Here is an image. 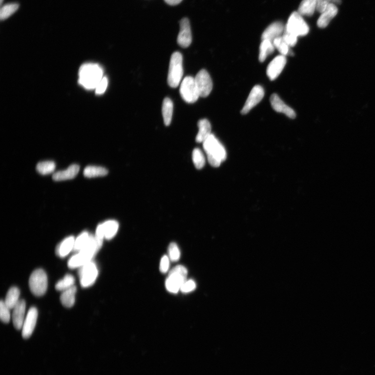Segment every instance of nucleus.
Listing matches in <instances>:
<instances>
[{
	"mask_svg": "<svg viewBox=\"0 0 375 375\" xmlns=\"http://www.w3.org/2000/svg\"><path fill=\"white\" fill-rule=\"evenodd\" d=\"M104 77V70L99 65L84 64L80 69L78 82L86 89H96Z\"/></svg>",
	"mask_w": 375,
	"mask_h": 375,
	"instance_id": "nucleus-1",
	"label": "nucleus"
},
{
	"mask_svg": "<svg viewBox=\"0 0 375 375\" xmlns=\"http://www.w3.org/2000/svg\"><path fill=\"white\" fill-rule=\"evenodd\" d=\"M203 144L210 165L216 167H220L222 162L227 158V153L224 146L212 134Z\"/></svg>",
	"mask_w": 375,
	"mask_h": 375,
	"instance_id": "nucleus-2",
	"label": "nucleus"
},
{
	"mask_svg": "<svg viewBox=\"0 0 375 375\" xmlns=\"http://www.w3.org/2000/svg\"><path fill=\"white\" fill-rule=\"evenodd\" d=\"M183 56L181 53L174 52L170 58L167 82L171 88H177L183 76Z\"/></svg>",
	"mask_w": 375,
	"mask_h": 375,
	"instance_id": "nucleus-3",
	"label": "nucleus"
},
{
	"mask_svg": "<svg viewBox=\"0 0 375 375\" xmlns=\"http://www.w3.org/2000/svg\"><path fill=\"white\" fill-rule=\"evenodd\" d=\"M187 274V270L183 266L178 265L172 269L166 281L167 290L171 293H177L186 281Z\"/></svg>",
	"mask_w": 375,
	"mask_h": 375,
	"instance_id": "nucleus-4",
	"label": "nucleus"
},
{
	"mask_svg": "<svg viewBox=\"0 0 375 375\" xmlns=\"http://www.w3.org/2000/svg\"><path fill=\"white\" fill-rule=\"evenodd\" d=\"M48 277L42 269L33 271L29 278V286L31 292L37 296L43 295L48 289Z\"/></svg>",
	"mask_w": 375,
	"mask_h": 375,
	"instance_id": "nucleus-5",
	"label": "nucleus"
},
{
	"mask_svg": "<svg viewBox=\"0 0 375 375\" xmlns=\"http://www.w3.org/2000/svg\"><path fill=\"white\" fill-rule=\"evenodd\" d=\"M309 30V27L302 16L298 12H294L288 19L285 31L298 37L308 35Z\"/></svg>",
	"mask_w": 375,
	"mask_h": 375,
	"instance_id": "nucleus-6",
	"label": "nucleus"
},
{
	"mask_svg": "<svg viewBox=\"0 0 375 375\" xmlns=\"http://www.w3.org/2000/svg\"><path fill=\"white\" fill-rule=\"evenodd\" d=\"M180 93L187 103L193 104L200 97L195 79L191 76L186 77L180 88Z\"/></svg>",
	"mask_w": 375,
	"mask_h": 375,
	"instance_id": "nucleus-7",
	"label": "nucleus"
},
{
	"mask_svg": "<svg viewBox=\"0 0 375 375\" xmlns=\"http://www.w3.org/2000/svg\"><path fill=\"white\" fill-rule=\"evenodd\" d=\"M78 275L81 286L83 288L91 286L95 283L98 276V270L96 264L92 261L86 263L80 268Z\"/></svg>",
	"mask_w": 375,
	"mask_h": 375,
	"instance_id": "nucleus-8",
	"label": "nucleus"
},
{
	"mask_svg": "<svg viewBox=\"0 0 375 375\" xmlns=\"http://www.w3.org/2000/svg\"><path fill=\"white\" fill-rule=\"evenodd\" d=\"M194 79L200 97L206 98L208 96L213 89V82L207 70H200Z\"/></svg>",
	"mask_w": 375,
	"mask_h": 375,
	"instance_id": "nucleus-9",
	"label": "nucleus"
},
{
	"mask_svg": "<svg viewBox=\"0 0 375 375\" xmlns=\"http://www.w3.org/2000/svg\"><path fill=\"white\" fill-rule=\"evenodd\" d=\"M264 90L262 86L256 85L254 86L244 106L241 110V114L246 115L257 104H259L264 96Z\"/></svg>",
	"mask_w": 375,
	"mask_h": 375,
	"instance_id": "nucleus-10",
	"label": "nucleus"
},
{
	"mask_svg": "<svg viewBox=\"0 0 375 375\" xmlns=\"http://www.w3.org/2000/svg\"><path fill=\"white\" fill-rule=\"evenodd\" d=\"M192 42L190 23L187 18L183 19L180 22V31L177 37L178 44L183 48H188Z\"/></svg>",
	"mask_w": 375,
	"mask_h": 375,
	"instance_id": "nucleus-11",
	"label": "nucleus"
},
{
	"mask_svg": "<svg viewBox=\"0 0 375 375\" xmlns=\"http://www.w3.org/2000/svg\"><path fill=\"white\" fill-rule=\"evenodd\" d=\"M38 318V311L35 307L31 308L28 312L22 327V335L24 339L29 338L32 334Z\"/></svg>",
	"mask_w": 375,
	"mask_h": 375,
	"instance_id": "nucleus-12",
	"label": "nucleus"
},
{
	"mask_svg": "<svg viewBox=\"0 0 375 375\" xmlns=\"http://www.w3.org/2000/svg\"><path fill=\"white\" fill-rule=\"evenodd\" d=\"M286 57L280 55L273 59L269 64L267 68V75L271 81L277 79L282 72L286 64Z\"/></svg>",
	"mask_w": 375,
	"mask_h": 375,
	"instance_id": "nucleus-13",
	"label": "nucleus"
},
{
	"mask_svg": "<svg viewBox=\"0 0 375 375\" xmlns=\"http://www.w3.org/2000/svg\"><path fill=\"white\" fill-rule=\"evenodd\" d=\"M270 102L272 107L277 112L283 113L291 119L295 118L296 114L293 109L287 105L277 94L271 96Z\"/></svg>",
	"mask_w": 375,
	"mask_h": 375,
	"instance_id": "nucleus-14",
	"label": "nucleus"
},
{
	"mask_svg": "<svg viewBox=\"0 0 375 375\" xmlns=\"http://www.w3.org/2000/svg\"><path fill=\"white\" fill-rule=\"evenodd\" d=\"M285 27L282 22L276 21L273 22L266 29L263 33L262 39L273 42L275 39L282 36L284 33Z\"/></svg>",
	"mask_w": 375,
	"mask_h": 375,
	"instance_id": "nucleus-15",
	"label": "nucleus"
},
{
	"mask_svg": "<svg viewBox=\"0 0 375 375\" xmlns=\"http://www.w3.org/2000/svg\"><path fill=\"white\" fill-rule=\"evenodd\" d=\"M12 319L16 329H22L23 322L25 319L26 302L23 300H20L17 306L13 309Z\"/></svg>",
	"mask_w": 375,
	"mask_h": 375,
	"instance_id": "nucleus-16",
	"label": "nucleus"
},
{
	"mask_svg": "<svg viewBox=\"0 0 375 375\" xmlns=\"http://www.w3.org/2000/svg\"><path fill=\"white\" fill-rule=\"evenodd\" d=\"M338 9L337 5L332 4L328 6L321 13L317 21V26L320 28H325L329 25L331 21L337 15Z\"/></svg>",
	"mask_w": 375,
	"mask_h": 375,
	"instance_id": "nucleus-17",
	"label": "nucleus"
},
{
	"mask_svg": "<svg viewBox=\"0 0 375 375\" xmlns=\"http://www.w3.org/2000/svg\"><path fill=\"white\" fill-rule=\"evenodd\" d=\"M80 167L77 164H73L65 170H60L53 175V179L55 181H64L66 180L74 178L79 172Z\"/></svg>",
	"mask_w": 375,
	"mask_h": 375,
	"instance_id": "nucleus-18",
	"label": "nucleus"
},
{
	"mask_svg": "<svg viewBox=\"0 0 375 375\" xmlns=\"http://www.w3.org/2000/svg\"><path fill=\"white\" fill-rule=\"evenodd\" d=\"M75 241L73 236L68 237L62 240L56 248V254L61 258L65 257L74 250Z\"/></svg>",
	"mask_w": 375,
	"mask_h": 375,
	"instance_id": "nucleus-19",
	"label": "nucleus"
},
{
	"mask_svg": "<svg viewBox=\"0 0 375 375\" xmlns=\"http://www.w3.org/2000/svg\"><path fill=\"white\" fill-rule=\"evenodd\" d=\"M199 127L198 134L196 137L197 143H203L212 133H211V125L207 119H202L199 121L198 124Z\"/></svg>",
	"mask_w": 375,
	"mask_h": 375,
	"instance_id": "nucleus-20",
	"label": "nucleus"
},
{
	"mask_svg": "<svg viewBox=\"0 0 375 375\" xmlns=\"http://www.w3.org/2000/svg\"><path fill=\"white\" fill-rule=\"evenodd\" d=\"M76 292L77 287L75 286L62 292L60 297L61 302L62 306L67 308H72L75 302Z\"/></svg>",
	"mask_w": 375,
	"mask_h": 375,
	"instance_id": "nucleus-21",
	"label": "nucleus"
},
{
	"mask_svg": "<svg viewBox=\"0 0 375 375\" xmlns=\"http://www.w3.org/2000/svg\"><path fill=\"white\" fill-rule=\"evenodd\" d=\"M316 8L317 0H302L298 12L302 17H311L316 11Z\"/></svg>",
	"mask_w": 375,
	"mask_h": 375,
	"instance_id": "nucleus-22",
	"label": "nucleus"
},
{
	"mask_svg": "<svg viewBox=\"0 0 375 375\" xmlns=\"http://www.w3.org/2000/svg\"><path fill=\"white\" fill-rule=\"evenodd\" d=\"M173 113V103L168 98L164 99L162 105V115L166 126L170 124Z\"/></svg>",
	"mask_w": 375,
	"mask_h": 375,
	"instance_id": "nucleus-23",
	"label": "nucleus"
},
{
	"mask_svg": "<svg viewBox=\"0 0 375 375\" xmlns=\"http://www.w3.org/2000/svg\"><path fill=\"white\" fill-rule=\"evenodd\" d=\"M20 291L18 288L13 287L8 291L4 303L10 310L13 309L20 300Z\"/></svg>",
	"mask_w": 375,
	"mask_h": 375,
	"instance_id": "nucleus-24",
	"label": "nucleus"
},
{
	"mask_svg": "<svg viewBox=\"0 0 375 375\" xmlns=\"http://www.w3.org/2000/svg\"><path fill=\"white\" fill-rule=\"evenodd\" d=\"M104 234V238L107 240L112 239L119 230L118 222L114 220H109L101 224Z\"/></svg>",
	"mask_w": 375,
	"mask_h": 375,
	"instance_id": "nucleus-25",
	"label": "nucleus"
},
{
	"mask_svg": "<svg viewBox=\"0 0 375 375\" xmlns=\"http://www.w3.org/2000/svg\"><path fill=\"white\" fill-rule=\"evenodd\" d=\"M275 48L272 42L268 40H263L260 46L259 60L263 62L266 59L274 52Z\"/></svg>",
	"mask_w": 375,
	"mask_h": 375,
	"instance_id": "nucleus-26",
	"label": "nucleus"
},
{
	"mask_svg": "<svg viewBox=\"0 0 375 375\" xmlns=\"http://www.w3.org/2000/svg\"><path fill=\"white\" fill-rule=\"evenodd\" d=\"M108 174V170L104 167L97 166H88L85 168L83 174L87 178L104 176Z\"/></svg>",
	"mask_w": 375,
	"mask_h": 375,
	"instance_id": "nucleus-27",
	"label": "nucleus"
},
{
	"mask_svg": "<svg viewBox=\"0 0 375 375\" xmlns=\"http://www.w3.org/2000/svg\"><path fill=\"white\" fill-rule=\"evenodd\" d=\"M273 45L280 55L286 57L287 56H293V53L291 50L289 46L284 41L282 36L279 37L272 42Z\"/></svg>",
	"mask_w": 375,
	"mask_h": 375,
	"instance_id": "nucleus-28",
	"label": "nucleus"
},
{
	"mask_svg": "<svg viewBox=\"0 0 375 375\" xmlns=\"http://www.w3.org/2000/svg\"><path fill=\"white\" fill-rule=\"evenodd\" d=\"M56 167V163L53 161H46L39 162L37 164L36 168L39 173L45 175L53 173Z\"/></svg>",
	"mask_w": 375,
	"mask_h": 375,
	"instance_id": "nucleus-29",
	"label": "nucleus"
},
{
	"mask_svg": "<svg viewBox=\"0 0 375 375\" xmlns=\"http://www.w3.org/2000/svg\"><path fill=\"white\" fill-rule=\"evenodd\" d=\"M75 282L74 277L72 275L67 274L63 278L58 281L56 285V289L58 291L62 292L75 286Z\"/></svg>",
	"mask_w": 375,
	"mask_h": 375,
	"instance_id": "nucleus-30",
	"label": "nucleus"
},
{
	"mask_svg": "<svg viewBox=\"0 0 375 375\" xmlns=\"http://www.w3.org/2000/svg\"><path fill=\"white\" fill-rule=\"evenodd\" d=\"M19 4L17 3L7 4L1 7L0 11V19L5 20L19 9Z\"/></svg>",
	"mask_w": 375,
	"mask_h": 375,
	"instance_id": "nucleus-31",
	"label": "nucleus"
},
{
	"mask_svg": "<svg viewBox=\"0 0 375 375\" xmlns=\"http://www.w3.org/2000/svg\"><path fill=\"white\" fill-rule=\"evenodd\" d=\"M91 234L87 231L83 232L79 236H78L75 241L74 250L77 252L81 251L83 247L87 244L89 241Z\"/></svg>",
	"mask_w": 375,
	"mask_h": 375,
	"instance_id": "nucleus-32",
	"label": "nucleus"
},
{
	"mask_svg": "<svg viewBox=\"0 0 375 375\" xmlns=\"http://www.w3.org/2000/svg\"><path fill=\"white\" fill-rule=\"evenodd\" d=\"M192 159L195 167L201 169L204 167L206 164V159L204 154L199 148H196L192 153Z\"/></svg>",
	"mask_w": 375,
	"mask_h": 375,
	"instance_id": "nucleus-33",
	"label": "nucleus"
},
{
	"mask_svg": "<svg viewBox=\"0 0 375 375\" xmlns=\"http://www.w3.org/2000/svg\"><path fill=\"white\" fill-rule=\"evenodd\" d=\"M0 318L4 323H9L11 319L10 309L1 301L0 303Z\"/></svg>",
	"mask_w": 375,
	"mask_h": 375,
	"instance_id": "nucleus-34",
	"label": "nucleus"
},
{
	"mask_svg": "<svg viewBox=\"0 0 375 375\" xmlns=\"http://www.w3.org/2000/svg\"><path fill=\"white\" fill-rule=\"evenodd\" d=\"M341 2V0H317L316 11L321 14L330 5L332 4L337 5Z\"/></svg>",
	"mask_w": 375,
	"mask_h": 375,
	"instance_id": "nucleus-35",
	"label": "nucleus"
},
{
	"mask_svg": "<svg viewBox=\"0 0 375 375\" xmlns=\"http://www.w3.org/2000/svg\"><path fill=\"white\" fill-rule=\"evenodd\" d=\"M168 254L169 259L171 261L177 262L179 260L181 252H180L177 245L174 242L171 243L169 246Z\"/></svg>",
	"mask_w": 375,
	"mask_h": 375,
	"instance_id": "nucleus-36",
	"label": "nucleus"
},
{
	"mask_svg": "<svg viewBox=\"0 0 375 375\" xmlns=\"http://www.w3.org/2000/svg\"><path fill=\"white\" fill-rule=\"evenodd\" d=\"M282 37L284 41L290 47L294 46L298 42V37L293 34L287 33L286 31Z\"/></svg>",
	"mask_w": 375,
	"mask_h": 375,
	"instance_id": "nucleus-37",
	"label": "nucleus"
},
{
	"mask_svg": "<svg viewBox=\"0 0 375 375\" xmlns=\"http://www.w3.org/2000/svg\"><path fill=\"white\" fill-rule=\"evenodd\" d=\"M108 80L106 77L103 78V80L99 83L96 88V93L97 95H103L105 92L107 87Z\"/></svg>",
	"mask_w": 375,
	"mask_h": 375,
	"instance_id": "nucleus-38",
	"label": "nucleus"
},
{
	"mask_svg": "<svg viewBox=\"0 0 375 375\" xmlns=\"http://www.w3.org/2000/svg\"><path fill=\"white\" fill-rule=\"evenodd\" d=\"M196 285L192 280L186 281L181 287V291L184 293H188L194 290Z\"/></svg>",
	"mask_w": 375,
	"mask_h": 375,
	"instance_id": "nucleus-39",
	"label": "nucleus"
},
{
	"mask_svg": "<svg viewBox=\"0 0 375 375\" xmlns=\"http://www.w3.org/2000/svg\"><path fill=\"white\" fill-rule=\"evenodd\" d=\"M169 261L168 256H164L161 259L160 265V271L163 273H166L169 269Z\"/></svg>",
	"mask_w": 375,
	"mask_h": 375,
	"instance_id": "nucleus-40",
	"label": "nucleus"
},
{
	"mask_svg": "<svg viewBox=\"0 0 375 375\" xmlns=\"http://www.w3.org/2000/svg\"><path fill=\"white\" fill-rule=\"evenodd\" d=\"M164 1L170 5H176L181 3L183 0H164Z\"/></svg>",
	"mask_w": 375,
	"mask_h": 375,
	"instance_id": "nucleus-41",
	"label": "nucleus"
},
{
	"mask_svg": "<svg viewBox=\"0 0 375 375\" xmlns=\"http://www.w3.org/2000/svg\"><path fill=\"white\" fill-rule=\"evenodd\" d=\"M3 0H1V4L2 3Z\"/></svg>",
	"mask_w": 375,
	"mask_h": 375,
	"instance_id": "nucleus-42",
	"label": "nucleus"
}]
</instances>
